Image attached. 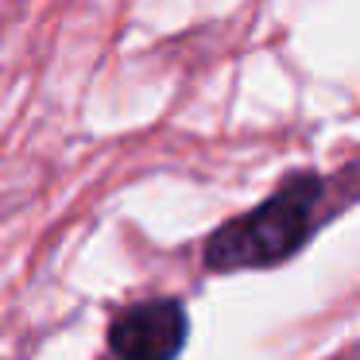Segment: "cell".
I'll use <instances>...</instances> for the list:
<instances>
[{"mask_svg": "<svg viewBox=\"0 0 360 360\" xmlns=\"http://www.w3.org/2000/svg\"><path fill=\"white\" fill-rule=\"evenodd\" d=\"M360 202V159L345 171H290L248 213L213 229L202 244V264L217 275L279 267L318 236L321 225Z\"/></svg>", "mask_w": 360, "mask_h": 360, "instance_id": "cell-1", "label": "cell"}, {"mask_svg": "<svg viewBox=\"0 0 360 360\" xmlns=\"http://www.w3.org/2000/svg\"><path fill=\"white\" fill-rule=\"evenodd\" d=\"M190 337V318L179 298H143L109 318L105 341L117 360H179Z\"/></svg>", "mask_w": 360, "mask_h": 360, "instance_id": "cell-2", "label": "cell"}]
</instances>
